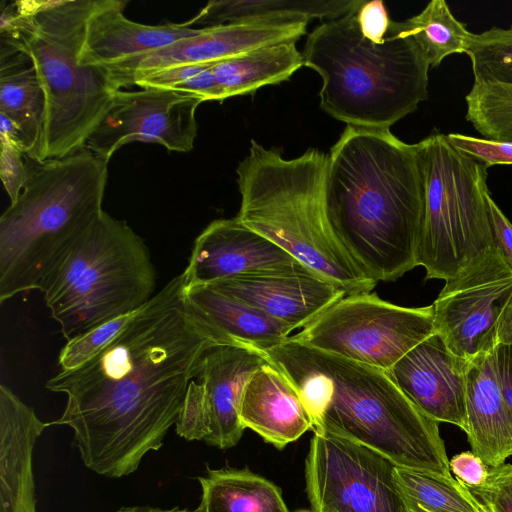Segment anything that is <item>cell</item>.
I'll list each match as a JSON object with an SVG mask.
<instances>
[{
  "label": "cell",
  "instance_id": "d4e9b609",
  "mask_svg": "<svg viewBox=\"0 0 512 512\" xmlns=\"http://www.w3.org/2000/svg\"><path fill=\"white\" fill-rule=\"evenodd\" d=\"M303 65L296 42L288 41L214 62L212 72L226 99L286 81Z\"/></svg>",
  "mask_w": 512,
  "mask_h": 512
},
{
  "label": "cell",
  "instance_id": "f546056e",
  "mask_svg": "<svg viewBox=\"0 0 512 512\" xmlns=\"http://www.w3.org/2000/svg\"><path fill=\"white\" fill-rule=\"evenodd\" d=\"M474 82L512 85V25L471 33L467 49Z\"/></svg>",
  "mask_w": 512,
  "mask_h": 512
},
{
  "label": "cell",
  "instance_id": "8992f818",
  "mask_svg": "<svg viewBox=\"0 0 512 512\" xmlns=\"http://www.w3.org/2000/svg\"><path fill=\"white\" fill-rule=\"evenodd\" d=\"M108 161L82 148L42 163L0 217V302L41 285L103 212Z\"/></svg>",
  "mask_w": 512,
  "mask_h": 512
},
{
  "label": "cell",
  "instance_id": "ee69618b",
  "mask_svg": "<svg viewBox=\"0 0 512 512\" xmlns=\"http://www.w3.org/2000/svg\"><path fill=\"white\" fill-rule=\"evenodd\" d=\"M297 512H313L312 510H299Z\"/></svg>",
  "mask_w": 512,
  "mask_h": 512
},
{
  "label": "cell",
  "instance_id": "2e32d148",
  "mask_svg": "<svg viewBox=\"0 0 512 512\" xmlns=\"http://www.w3.org/2000/svg\"><path fill=\"white\" fill-rule=\"evenodd\" d=\"M209 286L291 327L304 328L346 293L309 272L245 274Z\"/></svg>",
  "mask_w": 512,
  "mask_h": 512
},
{
  "label": "cell",
  "instance_id": "e0dca14e",
  "mask_svg": "<svg viewBox=\"0 0 512 512\" xmlns=\"http://www.w3.org/2000/svg\"><path fill=\"white\" fill-rule=\"evenodd\" d=\"M48 422L0 386V512H37L33 451Z\"/></svg>",
  "mask_w": 512,
  "mask_h": 512
},
{
  "label": "cell",
  "instance_id": "484cf974",
  "mask_svg": "<svg viewBox=\"0 0 512 512\" xmlns=\"http://www.w3.org/2000/svg\"><path fill=\"white\" fill-rule=\"evenodd\" d=\"M363 0H220L210 1L193 18L181 23L185 27H206L246 20H293L328 18L355 13Z\"/></svg>",
  "mask_w": 512,
  "mask_h": 512
},
{
  "label": "cell",
  "instance_id": "d590c367",
  "mask_svg": "<svg viewBox=\"0 0 512 512\" xmlns=\"http://www.w3.org/2000/svg\"><path fill=\"white\" fill-rule=\"evenodd\" d=\"M23 155L24 153L15 143L1 138L0 176L10 203L18 199L28 177Z\"/></svg>",
  "mask_w": 512,
  "mask_h": 512
},
{
  "label": "cell",
  "instance_id": "8fae6325",
  "mask_svg": "<svg viewBox=\"0 0 512 512\" xmlns=\"http://www.w3.org/2000/svg\"><path fill=\"white\" fill-rule=\"evenodd\" d=\"M512 295V270L498 251L445 285L434 301V327L455 355L470 359L497 346V323Z\"/></svg>",
  "mask_w": 512,
  "mask_h": 512
},
{
  "label": "cell",
  "instance_id": "44dd1931",
  "mask_svg": "<svg viewBox=\"0 0 512 512\" xmlns=\"http://www.w3.org/2000/svg\"><path fill=\"white\" fill-rule=\"evenodd\" d=\"M239 416L267 443L283 449L312 429L313 421L294 386L270 361L248 380Z\"/></svg>",
  "mask_w": 512,
  "mask_h": 512
},
{
  "label": "cell",
  "instance_id": "30bf717a",
  "mask_svg": "<svg viewBox=\"0 0 512 512\" xmlns=\"http://www.w3.org/2000/svg\"><path fill=\"white\" fill-rule=\"evenodd\" d=\"M313 432L304 468L313 512H411L393 462L332 431Z\"/></svg>",
  "mask_w": 512,
  "mask_h": 512
},
{
  "label": "cell",
  "instance_id": "60d3db41",
  "mask_svg": "<svg viewBox=\"0 0 512 512\" xmlns=\"http://www.w3.org/2000/svg\"><path fill=\"white\" fill-rule=\"evenodd\" d=\"M512 345V295L505 304L497 323V345Z\"/></svg>",
  "mask_w": 512,
  "mask_h": 512
},
{
  "label": "cell",
  "instance_id": "cb8c5ba5",
  "mask_svg": "<svg viewBox=\"0 0 512 512\" xmlns=\"http://www.w3.org/2000/svg\"><path fill=\"white\" fill-rule=\"evenodd\" d=\"M198 481L199 512H289L281 489L246 467H207Z\"/></svg>",
  "mask_w": 512,
  "mask_h": 512
},
{
  "label": "cell",
  "instance_id": "7bdbcfd3",
  "mask_svg": "<svg viewBox=\"0 0 512 512\" xmlns=\"http://www.w3.org/2000/svg\"><path fill=\"white\" fill-rule=\"evenodd\" d=\"M408 502H409V506H410L411 512H428L427 510H425L424 508H422L418 504L410 502L409 500H408Z\"/></svg>",
  "mask_w": 512,
  "mask_h": 512
},
{
  "label": "cell",
  "instance_id": "7a4b0ae2",
  "mask_svg": "<svg viewBox=\"0 0 512 512\" xmlns=\"http://www.w3.org/2000/svg\"><path fill=\"white\" fill-rule=\"evenodd\" d=\"M330 227L365 276L394 281L418 266L424 184L414 144L347 125L328 155Z\"/></svg>",
  "mask_w": 512,
  "mask_h": 512
},
{
  "label": "cell",
  "instance_id": "d6a6232c",
  "mask_svg": "<svg viewBox=\"0 0 512 512\" xmlns=\"http://www.w3.org/2000/svg\"><path fill=\"white\" fill-rule=\"evenodd\" d=\"M178 436L187 441L205 440L211 432V417L204 386L191 381L175 423Z\"/></svg>",
  "mask_w": 512,
  "mask_h": 512
},
{
  "label": "cell",
  "instance_id": "1f68e13d",
  "mask_svg": "<svg viewBox=\"0 0 512 512\" xmlns=\"http://www.w3.org/2000/svg\"><path fill=\"white\" fill-rule=\"evenodd\" d=\"M135 312L112 319L68 340L59 354L61 370L75 369L98 355L128 325Z\"/></svg>",
  "mask_w": 512,
  "mask_h": 512
},
{
  "label": "cell",
  "instance_id": "7402d4cb",
  "mask_svg": "<svg viewBox=\"0 0 512 512\" xmlns=\"http://www.w3.org/2000/svg\"><path fill=\"white\" fill-rule=\"evenodd\" d=\"M0 113L16 127L22 152L39 163L46 119L45 94L30 57L3 42L0 49Z\"/></svg>",
  "mask_w": 512,
  "mask_h": 512
},
{
  "label": "cell",
  "instance_id": "8d00e7d4",
  "mask_svg": "<svg viewBox=\"0 0 512 512\" xmlns=\"http://www.w3.org/2000/svg\"><path fill=\"white\" fill-rule=\"evenodd\" d=\"M356 21L362 36L374 44H382L392 20L381 0L364 1L356 14Z\"/></svg>",
  "mask_w": 512,
  "mask_h": 512
},
{
  "label": "cell",
  "instance_id": "b9f144b4",
  "mask_svg": "<svg viewBox=\"0 0 512 512\" xmlns=\"http://www.w3.org/2000/svg\"><path fill=\"white\" fill-rule=\"evenodd\" d=\"M115 512H199L196 509L190 510L188 508H179V507H172V508H160V507H153V506H125L121 507L120 509L116 510Z\"/></svg>",
  "mask_w": 512,
  "mask_h": 512
},
{
  "label": "cell",
  "instance_id": "603a6c76",
  "mask_svg": "<svg viewBox=\"0 0 512 512\" xmlns=\"http://www.w3.org/2000/svg\"><path fill=\"white\" fill-rule=\"evenodd\" d=\"M186 292L190 301L238 346L263 350L284 341L294 330L209 286L186 287Z\"/></svg>",
  "mask_w": 512,
  "mask_h": 512
},
{
  "label": "cell",
  "instance_id": "6da1fadb",
  "mask_svg": "<svg viewBox=\"0 0 512 512\" xmlns=\"http://www.w3.org/2000/svg\"><path fill=\"white\" fill-rule=\"evenodd\" d=\"M183 272L137 310L94 358L61 370L46 388L65 393L62 415L85 467L108 478L134 473L175 425L205 354L238 346L190 301Z\"/></svg>",
  "mask_w": 512,
  "mask_h": 512
},
{
  "label": "cell",
  "instance_id": "4fadbf2b",
  "mask_svg": "<svg viewBox=\"0 0 512 512\" xmlns=\"http://www.w3.org/2000/svg\"><path fill=\"white\" fill-rule=\"evenodd\" d=\"M308 20H246L200 28L194 36L161 49L105 67L113 86L128 87L138 73L178 65L214 63L259 47L296 42L307 32Z\"/></svg>",
  "mask_w": 512,
  "mask_h": 512
},
{
  "label": "cell",
  "instance_id": "836d02e7",
  "mask_svg": "<svg viewBox=\"0 0 512 512\" xmlns=\"http://www.w3.org/2000/svg\"><path fill=\"white\" fill-rule=\"evenodd\" d=\"M486 512H512V463L489 467L480 486H465Z\"/></svg>",
  "mask_w": 512,
  "mask_h": 512
},
{
  "label": "cell",
  "instance_id": "7c38bea8",
  "mask_svg": "<svg viewBox=\"0 0 512 512\" xmlns=\"http://www.w3.org/2000/svg\"><path fill=\"white\" fill-rule=\"evenodd\" d=\"M202 102L196 96L164 89L117 90L84 148L106 161L133 141L189 152L197 137L195 115Z\"/></svg>",
  "mask_w": 512,
  "mask_h": 512
},
{
  "label": "cell",
  "instance_id": "e575fe53",
  "mask_svg": "<svg viewBox=\"0 0 512 512\" xmlns=\"http://www.w3.org/2000/svg\"><path fill=\"white\" fill-rule=\"evenodd\" d=\"M446 136L456 149L483 163L487 168L512 164V142L476 138L460 133H449Z\"/></svg>",
  "mask_w": 512,
  "mask_h": 512
},
{
  "label": "cell",
  "instance_id": "3957f363",
  "mask_svg": "<svg viewBox=\"0 0 512 512\" xmlns=\"http://www.w3.org/2000/svg\"><path fill=\"white\" fill-rule=\"evenodd\" d=\"M97 3L31 0L2 6L1 42L30 57L46 98L39 163L84 148L117 91L105 68L80 62L87 22Z\"/></svg>",
  "mask_w": 512,
  "mask_h": 512
},
{
  "label": "cell",
  "instance_id": "f1b7e54d",
  "mask_svg": "<svg viewBox=\"0 0 512 512\" xmlns=\"http://www.w3.org/2000/svg\"><path fill=\"white\" fill-rule=\"evenodd\" d=\"M465 118L485 139L512 142V85L473 82Z\"/></svg>",
  "mask_w": 512,
  "mask_h": 512
},
{
  "label": "cell",
  "instance_id": "277c9868",
  "mask_svg": "<svg viewBox=\"0 0 512 512\" xmlns=\"http://www.w3.org/2000/svg\"><path fill=\"white\" fill-rule=\"evenodd\" d=\"M327 165L328 154L315 148L284 159L251 140L236 169L241 194L236 218L346 295L371 292L377 282L355 265L328 222Z\"/></svg>",
  "mask_w": 512,
  "mask_h": 512
},
{
  "label": "cell",
  "instance_id": "ffe728a7",
  "mask_svg": "<svg viewBox=\"0 0 512 512\" xmlns=\"http://www.w3.org/2000/svg\"><path fill=\"white\" fill-rule=\"evenodd\" d=\"M495 349V348H494ZM468 359L465 433L472 449L488 467L512 456V419L495 365V351Z\"/></svg>",
  "mask_w": 512,
  "mask_h": 512
},
{
  "label": "cell",
  "instance_id": "5b68a950",
  "mask_svg": "<svg viewBox=\"0 0 512 512\" xmlns=\"http://www.w3.org/2000/svg\"><path fill=\"white\" fill-rule=\"evenodd\" d=\"M355 13L328 20L307 37L304 65L322 79L320 107L347 125L389 129L428 98L429 64L392 21L384 43L365 39Z\"/></svg>",
  "mask_w": 512,
  "mask_h": 512
},
{
  "label": "cell",
  "instance_id": "ab89813d",
  "mask_svg": "<svg viewBox=\"0 0 512 512\" xmlns=\"http://www.w3.org/2000/svg\"><path fill=\"white\" fill-rule=\"evenodd\" d=\"M494 351L497 375L512 419V345L498 344Z\"/></svg>",
  "mask_w": 512,
  "mask_h": 512
},
{
  "label": "cell",
  "instance_id": "d6986e66",
  "mask_svg": "<svg viewBox=\"0 0 512 512\" xmlns=\"http://www.w3.org/2000/svg\"><path fill=\"white\" fill-rule=\"evenodd\" d=\"M128 4L121 0H98L86 27L80 53L83 65L107 67L122 60L166 47L199 33L181 23L147 25L126 18Z\"/></svg>",
  "mask_w": 512,
  "mask_h": 512
},
{
  "label": "cell",
  "instance_id": "52a82bcc",
  "mask_svg": "<svg viewBox=\"0 0 512 512\" xmlns=\"http://www.w3.org/2000/svg\"><path fill=\"white\" fill-rule=\"evenodd\" d=\"M156 271L144 240L103 211L40 287L70 340L131 314L154 296Z\"/></svg>",
  "mask_w": 512,
  "mask_h": 512
},
{
  "label": "cell",
  "instance_id": "74e56055",
  "mask_svg": "<svg viewBox=\"0 0 512 512\" xmlns=\"http://www.w3.org/2000/svg\"><path fill=\"white\" fill-rule=\"evenodd\" d=\"M487 207L494 246L512 270V223L492 199L490 193L487 196Z\"/></svg>",
  "mask_w": 512,
  "mask_h": 512
},
{
  "label": "cell",
  "instance_id": "5bb4252c",
  "mask_svg": "<svg viewBox=\"0 0 512 512\" xmlns=\"http://www.w3.org/2000/svg\"><path fill=\"white\" fill-rule=\"evenodd\" d=\"M281 272L314 273L235 217L215 220L200 233L183 274L187 287H192L239 275Z\"/></svg>",
  "mask_w": 512,
  "mask_h": 512
},
{
  "label": "cell",
  "instance_id": "83f0119b",
  "mask_svg": "<svg viewBox=\"0 0 512 512\" xmlns=\"http://www.w3.org/2000/svg\"><path fill=\"white\" fill-rule=\"evenodd\" d=\"M406 498L428 512H486L465 485L452 476L396 466Z\"/></svg>",
  "mask_w": 512,
  "mask_h": 512
},
{
  "label": "cell",
  "instance_id": "ba28073f",
  "mask_svg": "<svg viewBox=\"0 0 512 512\" xmlns=\"http://www.w3.org/2000/svg\"><path fill=\"white\" fill-rule=\"evenodd\" d=\"M424 184L418 266L448 280L495 253L487 207V167L435 132L414 144Z\"/></svg>",
  "mask_w": 512,
  "mask_h": 512
},
{
  "label": "cell",
  "instance_id": "4316f807",
  "mask_svg": "<svg viewBox=\"0 0 512 512\" xmlns=\"http://www.w3.org/2000/svg\"><path fill=\"white\" fill-rule=\"evenodd\" d=\"M397 23L413 39L430 67L439 66L451 54L465 53L472 33L456 19L444 0H432L419 14Z\"/></svg>",
  "mask_w": 512,
  "mask_h": 512
},
{
  "label": "cell",
  "instance_id": "9a60e30c",
  "mask_svg": "<svg viewBox=\"0 0 512 512\" xmlns=\"http://www.w3.org/2000/svg\"><path fill=\"white\" fill-rule=\"evenodd\" d=\"M468 359L449 350L434 333L407 352L387 372L402 393L424 414L466 431Z\"/></svg>",
  "mask_w": 512,
  "mask_h": 512
},
{
  "label": "cell",
  "instance_id": "f35d334b",
  "mask_svg": "<svg viewBox=\"0 0 512 512\" xmlns=\"http://www.w3.org/2000/svg\"><path fill=\"white\" fill-rule=\"evenodd\" d=\"M450 471L465 486H480L487 476L489 467L472 451L454 455L449 460Z\"/></svg>",
  "mask_w": 512,
  "mask_h": 512
},
{
  "label": "cell",
  "instance_id": "9c48e42d",
  "mask_svg": "<svg viewBox=\"0 0 512 512\" xmlns=\"http://www.w3.org/2000/svg\"><path fill=\"white\" fill-rule=\"evenodd\" d=\"M434 333L433 305L402 307L367 292L342 297L291 337L388 372Z\"/></svg>",
  "mask_w": 512,
  "mask_h": 512
},
{
  "label": "cell",
  "instance_id": "4dcf8cb0",
  "mask_svg": "<svg viewBox=\"0 0 512 512\" xmlns=\"http://www.w3.org/2000/svg\"><path fill=\"white\" fill-rule=\"evenodd\" d=\"M213 63L178 65L135 74L129 86L171 90L190 94L202 101H223L224 94L212 72Z\"/></svg>",
  "mask_w": 512,
  "mask_h": 512
},
{
  "label": "cell",
  "instance_id": "ac0fdd59",
  "mask_svg": "<svg viewBox=\"0 0 512 512\" xmlns=\"http://www.w3.org/2000/svg\"><path fill=\"white\" fill-rule=\"evenodd\" d=\"M267 363L262 351L243 346H216L205 354L198 378L211 417V432L204 440L208 445L227 449L239 442L245 429L239 416L245 386Z\"/></svg>",
  "mask_w": 512,
  "mask_h": 512
}]
</instances>
